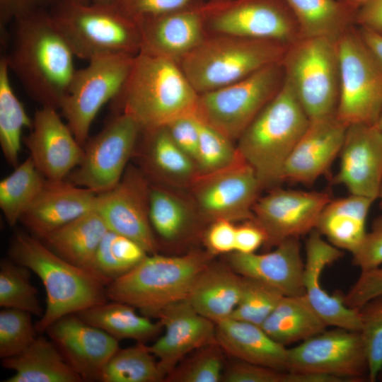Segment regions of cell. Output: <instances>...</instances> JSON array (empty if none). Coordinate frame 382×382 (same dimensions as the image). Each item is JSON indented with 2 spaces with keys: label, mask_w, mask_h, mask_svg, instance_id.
<instances>
[{
  "label": "cell",
  "mask_w": 382,
  "mask_h": 382,
  "mask_svg": "<svg viewBox=\"0 0 382 382\" xmlns=\"http://www.w3.org/2000/svg\"><path fill=\"white\" fill-rule=\"evenodd\" d=\"M13 23L11 48L5 55L10 71L32 100L59 110L76 70L71 49L47 9Z\"/></svg>",
  "instance_id": "6da1fadb"
},
{
  "label": "cell",
  "mask_w": 382,
  "mask_h": 382,
  "mask_svg": "<svg viewBox=\"0 0 382 382\" xmlns=\"http://www.w3.org/2000/svg\"><path fill=\"white\" fill-rule=\"evenodd\" d=\"M198 98L176 61L140 50L111 103L115 113L127 114L142 130H152L178 118L196 115Z\"/></svg>",
  "instance_id": "7a4b0ae2"
},
{
  "label": "cell",
  "mask_w": 382,
  "mask_h": 382,
  "mask_svg": "<svg viewBox=\"0 0 382 382\" xmlns=\"http://www.w3.org/2000/svg\"><path fill=\"white\" fill-rule=\"evenodd\" d=\"M8 253L13 261L28 268L44 285L46 307L35 324L37 332H45L64 316L108 300L106 285L97 276L64 260L33 234L16 232Z\"/></svg>",
  "instance_id": "3957f363"
},
{
  "label": "cell",
  "mask_w": 382,
  "mask_h": 382,
  "mask_svg": "<svg viewBox=\"0 0 382 382\" xmlns=\"http://www.w3.org/2000/svg\"><path fill=\"white\" fill-rule=\"evenodd\" d=\"M310 118L285 81L238 139L240 156L254 169L262 187L282 182L286 161Z\"/></svg>",
  "instance_id": "277c9868"
},
{
  "label": "cell",
  "mask_w": 382,
  "mask_h": 382,
  "mask_svg": "<svg viewBox=\"0 0 382 382\" xmlns=\"http://www.w3.org/2000/svg\"><path fill=\"white\" fill-rule=\"evenodd\" d=\"M209 264L207 254L180 256L157 253L145 257L131 270L106 286L108 300L127 303L155 317L165 307L187 300L200 272Z\"/></svg>",
  "instance_id": "5b68a950"
},
{
  "label": "cell",
  "mask_w": 382,
  "mask_h": 382,
  "mask_svg": "<svg viewBox=\"0 0 382 382\" xmlns=\"http://www.w3.org/2000/svg\"><path fill=\"white\" fill-rule=\"evenodd\" d=\"M47 10L76 57L88 62L112 54L135 55L141 50L136 20L117 6L54 0Z\"/></svg>",
  "instance_id": "8992f818"
},
{
  "label": "cell",
  "mask_w": 382,
  "mask_h": 382,
  "mask_svg": "<svg viewBox=\"0 0 382 382\" xmlns=\"http://www.w3.org/2000/svg\"><path fill=\"white\" fill-rule=\"evenodd\" d=\"M287 47L272 40L216 34L205 37L178 63L195 90L201 94L281 62Z\"/></svg>",
  "instance_id": "52a82bcc"
},
{
  "label": "cell",
  "mask_w": 382,
  "mask_h": 382,
  "mask_svg": "<svg viewBox=\"0 0 382 382\" xmlns=\"http://www.w3.org/2000/svg\"><path fill=\"white\" fill-rule=\"evenodd\" d=\"M284 79L310 120L336 115L340 92L337 40L302 36L287 47Z\"/></svg>",
  "instance_id": "ba28073f"
},
{
  "label": "cell",
  "mask_w": 382,
  "mask_h": 382,
  "mask_svg": "<svg viewBox=\"0 0 382 382\" xmlns=\"http://www.w3.org/2000/svg\"><path fill=\"white\" fill-rule=\"evenodd\" d=\"M284 81L281 62L226 86L199 94L196 116L232 141L238 140Z\"/></svg>",
  "instance_id": "9c48e42d"
},
{
  "label": "cell",
  "mask_w": 382,
  "mask_h": 382,
  "mask_svg": "<svg viewBox=\"0 0 382 382\" xmlns=\"http://www.w3.org/2000/svg\"><path fill=\"white\" fill-rule=\"evenodd\" d=\"M340 92L337 117L346 125L377 124L382 112V70L352 26L337 40Z\"/></svg>",
  "instance_id": "30bf717a"
},
{
  "label": "cell",
  "mask_w": 382,
  "mask_h": 382,
  "mask_svg": "<svg viewBox=\"0 0 382 382\" xmlns=\"http://www.w3.org/2000/svg\"><path fill=\"white\" fill-rule=\"evenodd\" d=\"M134 56L122 53L100 56L76 70L59 110L83 147L98 112L125 85Z\"/></svg>",
  "instance_id": "8fae6325"
},
{
  "label": "cell",
  "mask_w": 382,
  "mask_h": 382,
  "mask_svg": "<svg viewBox=\"0 0 382 382\" xmlns=\"http://www.w3.org/2000/svg\"><path fill=\"white\" fill-rule=\"evenodd\" d=\"M204 27L216 34L272 40L289 45L302 37L285 0H227L200 5Z\"/></svg>",
  "instance_id": "7c38bea8"
},
{
  "label": "cell",
  "mask_w": 382,
  "mask_h": 382,
  "mask_svg": "<svg viewBox=\"0 0 382 382\" xmlns=\"http://www.w3.org/2000/svg\"><path fill=\"white\" fill-rule=\"evenodd\" d=\"M142 129L131 116L115 113L83 146L80 163L66 180L96 194L115 187L127 168Z\"/></svg>",
  "instance_id": "4fadbf2b"
},
{
  "label": "cell",
  "mask_w": 382,
  "mask_h": 382,
  "mask_svg": "<svg viewBox=\"0 0 382 382\" xmlns=\"http://www.w3.org/2000/svg\"><path fill=\"white\" fill-rule=\"evenodd\" d=\"M286 370L357 381L368 375L364 343L359 331L336 328L287 349Z\"/></svg>",
  "instance_id": "5bb4252c"
},
{
  "label": "cell",
  "mask_w": 382,
  "mask_h": 382,
  "mask_svg": "<svg viewBox=\"0 0 382 382\" xmlns=\"http://www.w3.org/2000/svg\"><path fill=\"white\" fill-rule=\"evenodd\" d=\"M330 200L327 192L276 188L257 199L253 208V219L267 235L265 244L276 246L316 229L320 213Z\"/></svg>",
  "instance_id": "9a60e30c"
},
{
  "label": "cell",
  "mask_w": 382,
  "mask_h": 382,
  "mask_svg": "<svg viewBox=\"0 0 382 382\" xmlns=\"http://www.w3.org/2000/svg\"><path fill=\"white\" fill-rule=\"evenodd\" d=\"M149 185L143 175L127 168L115 187L98 194L96 210L109 230L134 241L150 255L156 253L158 244L149 220Z\"/></svg>",
  "instance_id": "2e32d148"
},
{
  "label": "cell",
  "mask_w": 382,
  "mask_h": 382,
  "mask_svg": "<svg viewBox=\"0 0 382 382\" xmlns=\"http://www.w3.org/2000/svg\"><path fill=\"white\" fill-rule=\"evenodd\" d=\"M262 188L254 169L241 157L225 169L201 176L195 197L202 213L213 221H247L253 219Z\"/></svg>",
  "instance_id": "e0dca14e"
},
{
  "label": "cell",
  "mask_w": 382,
  "mask_h": 382,
  "mask_svg": "<svg viewBox=\"0 0 382 382\" xmlns=\"http://www.w3.org/2000/svg\"><path fill=\"white\" fill-rule=\"evenodd\" d=\"M23 142L35 166L47 180H66L83 155V147L59 110L50 107L40 106L35 111L33 126Z\"/></svg>",
  "instance_id": "ac0fdd59"
},
{
  "label": "cell",
  "mask_w": 382,
  "mask_h": 382,
  "mask_svg": "<svg viewBox=\"0 0 382 382\" xmlns=\"http://www.w3.org/2000/svg\"><path fill=\"white\" fill-rule=\"evenodd\" d=\"M45 332L83 381H100L105 366L120 348L117 340L76 313L58 319Z\"/></svg>",
  "instance_id": "d6986e66"
},
{
  "label": "cell",
  "mask_w": 382,
  "mask_h": 382,
  "mask_svg": "<svg viewBox=\"0 0 382 382\" xmlns=\"http://www.w3.org/2000/svg\"><path fill=\"white\" fill-rule=\"evenodd\" d=\"M155 317L164 332L149 348L166 378L187 354L217 343L216 323L197 313L187 300L165 307Z\"/></svg>",
  "instance_id": "ffe728a7"
},
{
  "label": "cell",
  "mask_w": 382,
  "mask_h": 382,
  "mask_svg": "<svg viewBox=\"0 0 382 382\" xmlns=\"http://www.w3.org/2000/svg\"><path fill=\"white\" fill-rule=\"evenodd\" d=\"M334 183L376 200L382 185V131L377 124L347 126Z\"/></svg>",
  "instance_id": "44dd1931"
},
{
  "label": "cell",
  "mask_w": 382,
  "mask_h": 382,
  "mask_svg": "<svg viewBox=\"0 0 382 382\" xmlns=\"http://www.w3.org/2000/svg\"><path fill=\"white\" fill-rule=\"evenodd\" d=\"M347 128L336 115L310 120L285 162L282 181L313 183L340 154Z\"/></svg>",
  "instance_id": "7402d4cb"
},
{
  "label": "cell",
  "mask_w": 382,
  "mask_h": 382,
  "mask_svg": "<svg viewBox=\"0 0 382 382\" xmlns=\"http://www.w3.org/2000/svg\"><path fill=\"white\" fill-rule=\"evenodd\" d=\"M343 253L314 229L306 243V262L303 271L305 295L312 307L328 326L360 331L361 322L358 309L348 307L344 295L328 293L320 284L324 268L342 257Z\"/></svg>",
  "instance_id": "603a6c76"
},
{
  "label": "cell",
  "mask_w": 382,
  "mask_h": 382,
  "mask_svg": "<svg viewBox=\"0 0 382 382\" xmlns=\"http://www.w3.org/2000/svg\"><path fill=\"white\" fill-rule=\"evenodd\" d=\"M98 194L66 180L46 179L20 221L31 234L43 238L50 233L96 209Z\"/></svg>",
  "instance_id": "cb8c5ba5"
},
{
  "label": "cell",
  "mask_w": 382,
  "mask_h": 382,
  "mask_svg": "<svg viewBox=\"0 0 382 382\" xmlns=\"http://www.w3.org/2000/svg\"><path fill=\"white\" fill-rule=\"evenodd\" d=\"M229 266L242 277L260 281L282 296L305 294L304 262L299 238H289L268 253L229 254Z\"/></svg>",
  "instance_id": "d4e9b609"
},
{
  "label": "cell",
  "mask_w": 382,
  "mask_h": 382,
  "mask_svg": "<svg viewBox=\"0 0 382 382\" xmlns=\"http://www.w3.org/2000/svg\"><path fill=\"white\" fill-rule=\"evenodd\" d=\"M200 5L135 19L141 36L140 50L178 62L205 38Z\"/></svg>",
  "instance_id": "484cf974"
},
{
  "label": "cell",
  "mask_w": 382,
  "mask_h": 382,
  "mask_svg": "<svg viewBox=\"0 0 382 382\" xmlns=\"http://www.w3.org/2000/svg\"><path fill=\"white\" fill-rule=\"evenodd\" d=\"M216 340L236 359L287 371V348L260 325L228 318L216 323Z\"/></svg>",
  "instance_id": "4316f807"
},
{
  "label": "cell",
  "mask_w": 382,
  "mask_h": 382,
  "mask_svg": "<svg viewBox=\"0 0 382 382\" xmlns=\"http://www.w3.org/2000/svg\"><path fill=\"white\" fill-rule=\"evenodd\" d=\"M241 288L242 276L230 266L209 263L197 277L187 301L197 313L217 323L231 316Z\"/></svg>",
  "instance_id": "83f0119b"
},
{
  "label": "cell",
  "mask_w": 382,
  "mask_h": 382,
  "mask_svg": "<svg viewBox=\"0 0 382 382\" xmlns=\"http://www.w3.org/2000/svg\"><path fill=\"white\" fill-rule=\"evenodd\" d=\"M2 366L14 371L4 382H81L51 340L37 337L19 354L2 359Z\"/></svg>",
  "instance_id": "f1b7e54d"
},
{
  "label": "cell",
  "mask_w": 382,
  "mask_h": 382,
  "mask_svg": "<svg viewBox=\"0 0 382 382\" xmlns=\"http://www.w3.org/2000/svg\"><path fill=\"white\" fill-rule=\"evenodd\" d=\"M374 201L352 194L331 199L320 213L316 229L332 245L352 254L366 233V221Z\"/></svg>",
  "instance_id": "f546056e"
},
{
  "label": "cell",
  "mask_w": 382,
  "mask_h": 382,
  "mask_svg": "<svg viewBox=\"0 0 382 382\" xmlns=\"http://www.w3.org/2000/svg\"><path fill=\"white\" fill-rule=\"evenodd\" d=\"M108 230L103 217L94 209L41 240L64 260L91 271L98 248Z\"/></svg>",
  "instance_id": "4dcf8cb0"
},
{
  "label": "cell",
  "mask_w": 382,
  "mask_h": 382,
  "mask_svg": "<svg viewBox=\"0 0 382 382\" xmlns=\"http://www.w3.org/2000/svg\"><path fill=\"white\" fill-rule=\"evenodd\" d=\"M275 342L286 346L304 341L328 326L306 296H283L260 325Z\"/></svg>",
  "instance_id": "1f68e13d"
},
{
  "label": "cell",
  "mask_w": 382,
  "mask_h": 382,
  "mask_svg": "<svg viewBox=\"0 0 382 382\" xmlns=\"http://www.w3.org/2000/svg\"><path fill=\"white\" fill-rule=\"evenodd\" d=\"M134 307L120 301L105 302L76 313L87 323L98 328L117 340H133L146 343L163 328L159 320L139 315Z\"/></svg>",
  "instance_id": "d6a6232c"
},
{
  "label": "cell",
  "mask_w": 382,
  "mask_h": 382,
  "mask_svg": "<svg viewBox=\"0 0 382 382\" xmlns=\"http://www.w3.org/2000/svg\"><path fill=\"white\" fill-rule=\"evenodd\" d=\"M302 36L334 40L354 25L356 11L340 0H285Z\"/></svg>",
  "instance_id": "836d02e7"
},
{
  "label": "cell",
  "mask_w": 382,
  "mask_h": 382,
  "mask_svg": "<svg viewBox=\"0 0 382 382\" xmlns=\"http://www.w3.org/2000/svg\"><path fill=\"white\" fill-rule=\"evenodd\" d=\"M10 73L3 56L0 59V145L7 163L16 168L19 164L23 130L32 127L33 119L12 88Z\"/></svg>",
  "instance_id": "e575fe53"
},
{
  "label": "cell",
  "mask_w": 382,
  "mask_h": 382,
  "mask_svg": "<svg viewBox=\"0 0 382 382\" xmlns=\"http://www.w3.org/2000/svg\"><path fill=\"white\" fill-rule=\"evenodd\" d=\"M0 182V209L10 226H14L30 207L46 178L29 156Z\"/></svg>",
  "instance_id": "d590c367"
},
{
  "label": "cell",
  "mask_w": 382,
  "mask_h": 382,
  "mask_svg": "<svg viewBox=\"0 0 382 382\" xmlns=\"http://www.w3.org/2000/svg\"><path fill=\"white\" fill-rule=\"evenodd\" d=\"M146 134L144 161L155 175L185 180L197 170L195 161L173 140L166 127L142 130Z\"/></svg>",
  "instance_id": "8d00e7d4"
},
{
  "label": "cell",
  "mask_w": 382,
  "mask_h": 382,
  "mask_svg": "<svg viewBox=\"0 0 382 382\" xmlns=\"http://www.w3.org/2000/svg\"><path fill=\"white\" fill-rule=\"evenodd\" d=\"M148 255L134 241L108 230L98 248L91 271L107 286Z\"/></svg>",
  "instance_id": "74e56055"
},
{
  "label": "cell",
  "mask_w": 382,
  "mask_h": 382,
  "mask_svg": "<svg viewBox=\"0 0 382 382\" xmlns=\"http://www.w3.org/2000/svg\"><path fill=\"white\" fill-rule=\"evenodd\" d=\"M166 378L149 345L119 348L105 366L102 382H158Z\"/></svg>",
  "instance_id": "f35d334b"
},
{
  "label": "cell",
  "mask_w": 382,
  "mask_h": 382,
  "mask_svg": "<svg viewBox=\"0 0 382 382\" xmlns=\"http://www.w3.org/2000/svg\"><path fill=\"white\" fill-rule=\"evenodd\" d=\"M149 215L153 230L167 241L180 238L190 223V212L185 204L158 187H150Z\"/></svg>",
  "instance_id": "ab89813d"
},
{
  "label": "cell",
  "mask_w": 382,
  "mask_h": 382,
  "mask_svg": "<svg viewBox=\"0 0 382 382\" xmlns=\"http://www.w3.org/2000/svg\"><path fill=\"white\" fill-rule=\"evenodd\" d=\"M30 270L12 260L0 263V306L42 316L37 289L30 281Z\"/></svg>",
  "instance_id": "60d3db41"
},
{
  "label": "cell",
  "mask_w": 382,
  "mask_h": 382,
  "mask_svg": "<svg viewBox=\"0 0 382 382\" xmlns=\"http://www.w3.org/2000/svg\"><path fill=\"white\" fill-rule=\"evenodd\" d=\"M241 157L231 139L199 120V140L195 163L201 176L225 169Z\"/></svg>",
  "instance_id": "b9f144b4"
},
{
  "label": "cell",
  "mask_w": 382,
  "mask_h": 382,
  "mask_svg": "<svg viewBox=\"0 0 382 382\" xmlns=\"http://www.w3.org/2000/svg\"><path fill=\"white\" fill-rule=\"evenodd\" d=\"M282 296L260 281L242 277L240 299L230 318L260 326Z\"/></svg>",
  "instance_id": "7bdbcfd3"
},
{
  "label": "cell",
  "mask_w": 382,
  "mask_h": 382,
  "mask_svg": "<svg viewBox=\"0 0 382 382\" xmlns=\"http://www.w3.org/2000/svg\"><path fill=\"white\" fill-rule=\"evenodd\" d=\"M222 349L217 343L206 345L180 366L168 374L166 379L178 382H219L224 371Z\"/></svg>",
  "instance_id": "ee69618b"
},
{
  "label": "cell",
  "mask_w": 382,
  "mask_h": 382,
  "mask_svg": "<svg viewBox=\"0 0 382 382\" xmlns=\"http://www.w3.org/2000/svg\"><path fill=\"white\" fill-rule=\"evenodd\" d=\"M31 313L21 309L3 308L0 311V357L15 356L37 337Z\"/></svg>",
  "instance_id": "f6af8a7d"
},
{
  "label": "cell",
  "mask_w": 382,
  "mask_h": 382,
  "mask_svg": "<svg viewBox=\"0 0 382 382\" xmlns=\"http://www.w3.org/2000/svg\"><path fill=\"white\" fill-rule=\"evenodd\" d=\"M361 335L368 360V377L375 381L382 369V294L358 308Z\"/></svg>",
  "instance_id": "bcb514c9"
},
{
  "label": "cell",
  "mask_w": 382,
  "mask_h": 382,
  "mask_svg": "<svg viewBox=\"0 0 382 382\" xmlns=\"http://www.w3.org/2000/svg\"><path fill=\"white\" fill-rule=\"evenodd\" d=\"M224 382H292V374L236 359L223 373Z\"/></svg>",
  "instance_id": "7dc6e473"
},
{
  "label": "cell",
  "mask_w": 382,
  "mask_h": 382,
  "mask_svg": "<svg viewBox=\"0 0 382 382\" xmlns=\"http://www.w3.org/2000/svg\"><path fill=\"white\" fill-rule=\"evenodd\" d=\"M202 3V0H122L117 7L127 16L137 19L159 16Z\"/></svg>",
  "instance_id": "c3c4849f"
},
{
  "label": "cell",
  "mask_w": 382,
  "mask_h": 382,
  "mask_svg": "<svg viewBox=\"0 0 382 382\" xmlns=\"http://www.w3.org/2000/svg\"><path fill=\"white\" fill-rule=\"evenodd\" d=\"M352 263L361 271L382 265V215L376 217L359 248L352 253Z\"/></svg>",
  "instance_id": "681fc988"
},
{
  "label": "cell",
  "mask_w": 382,
  "mask_h": 382,
  "mask_svg": "<svg viewBox=\"0 0 382 382\" xmlns=\"http://www.w3.org/2000/svg\"><path fill=\"white\" fill-rule=\"evenodd\" d=\"M382 294V267L361 271L346 294L345 303L349 308L358 309L369 300Z\"/></svg>",
  "instance_id": "f907efd6"
},
{
  "label": "cell",
  "mask_w": 382,
  "mask_h": 382,
  "mask_svg": "<svg viewBox=\"0 0 382 382\" xmlns=\"http://www.w3.org/2000/svg\"><path fill=\"white\" fill-rule=\"evenodd\" d=\"M166 127L175 143L195 163L199 140V120L197 117H180Z\"/></svg>",
  "instance_id": "816d5d0a"
},
{
  "label": "cell",
  "mask_w": 382,
  "mask_h": 382,
  "mask_svg": "<svg viewBox=\"0 0 382 382\" xmlns=\"http://www.w3.org/2000/svg\"><path fill=\"white\" fill-rule=\"evenodd\" d=\"M236 226L229 220L214 221L205 234V243L212 254H230L235 251Z\"/></svg>",
  "instance_id": "f5cc1de1"
},
{
  "label": "cell",
  "mask_w": 382,
  "mask_h": 382,
  "mask_svg": "<svg viewBox=\"0 0 382 382\" xmlns=\"http://www.w3.org/2000/svg\"><path fill=\"white\" fill-rule=\"evenodd\" d=\"M54 0H0V25L3 29L9 23L33 12L48 9Z\"/></svg>",
  "instance_id": "db71d44e"
},
{
  "label": "cell",
  "mask_w": 382,
  "mask_h": 382,
  "mask_svg": "<svg viewBox=\"0 0 382 382\" xmlns=\"http://www.w3.org/2000/svg\"><path fill=\"white\" fill-rule=\"evenodd\" d=\"M267 242L263 228L253 219L236 226L235 251L240 253H253Z\"/></svg>",
  "instance_id": "11a10c76"
},
{
  "label": "cell",
  "mask_w": 382,
  "mask_h": 382,
  "mask_svg": "<svg viewBox=\"0 0 382 382\" xmlns=\"http://www.w3.org/2000/svg\"><path fill=\"white\" fill-rule=\"evenodd\" d=\"M354 25L382 35V0H371L359 8L355 14Z\"/></svg>",
  "instance_id": "9f6ffc18"
},
{
  "label": "cell",
  "mask_w": 382,
  "mask_h": 382,
  "mask_svg": "<svg viewBox=\"0 0 382 382\" xmlns=\"http://www.w3.org/2000/svg\"><path fill=\"white\" fill-rule=\"evenodd\" d=\"M357 30L364 45L382 70V35L364 27L358 26Z\"/></svg>",
  "instance_id": "6f0895ef"
},
{
  "label": "cell",
  "mask_w": 382,
  "mask_h": 382,
  "mask_svg": "<svg viewBox=\"0 0 382 382\" xmlns=\"http://www.w3.org/2000/svg\"><path fill=\"white\" fill-rule=\"evenodd\" d=\"M343 4L354 11H357L359 8L367 4L371 0H340Z\"/></svg>",
  "instance_id": "680465c9"
},
{
  "label": "cell",
  "mask_w": 382,
  "mask_h": 382,
  "mask_svg": "<svg viewBox=\"0 0 382 382\" xmlns=\"http://www.w3.org/2000/svg\"><path fill=\"white\" fill-rule=\"evenodd\" d=\"M122 0H91V3L103 5L117 6Z\"/></svg>",
  "instance_id": "91938a15"
},
{
  "label": "cell",
  "mask_w": 382,
  "mask_h": 382,
  "mask_svg": "<svg viewBox=\"0 0 382 382\" xmlns=\"http://www.w3.org/2000/svg\"><path fill=\"white\" fill-rule=\"evenodd\" d=\"M378 199H379V207H380L381 209L382 210V185H381V190H380V192H379Z\"/></svg>",
  "instance_id": "94428289"
},
{
  "label": "cell",
  "mask_w": 382,
  "mask_h": 382,
  "mask_svg": "<svg viewBox=\"0 0 382 382\" xmlns=\"http://www.w3.org/2000/svg\"><path fill=\"white\" fill-rule=\"evenodd\" d=\"M377 125L379 127V128L381 129V130L382 131V112H381V114L380 115V117H379V119L378 120Z\"/></svg>",
  "instance_id": "6125c7cd"
},
{
  "label": "cell",
  "mask_w": 382,
  "mask_h": 382,
  "mask_svg": "<svg viewBox=\"0 0 382 382\" xmlns=\"http://www.w3.org/2000/svg\"><path fill=\"white\" fill-rule=\"evenodd\" d=\"M83 3H91V0H76Z\"/></svg>",
  "instance_id": "be15d7a7"
},
{
  "label": "cell",
  "mask_w": 382,
  "mask_h": 382,
  "mask_svg": "<svg viewBox=\"0 0 382 382\" xmlns=\"http://www.w3.org/2000/svg\"><path fill=\"white\" fill-rule=\"evenodd\" d=\"M213 1H227V0H213Z\"/></svg>",
  "instance_id": "e7e4bbea"
}]
</instances>
